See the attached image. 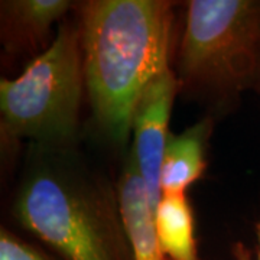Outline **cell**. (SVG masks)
Returning a JSON list of instances; mask_svg holds the SVG:
<instances>
[{"mask_svg": "<svg viewBox=\"0 0 260 260\" xmlns=\"http://www.w3.org/2000/svg\"><path fill=\"white\" fill-rule=\"evenodd\" d=\"M78 25L95 123L112 142L124 145L139 97L171 68L174 3L90 0L80 9Z\"/></svg>", "mask_w": 260, "mask_h": 260, "instance_id": "obj_1", "label": "cell"}, {"mask_svg": "<svg viewBox=\"0 0 260 260\" xmlns=\"http://www.w3.org/2000/svg\"><path fill=\"white\" fill-rule=\"evenodd\" d=\"M34 149L13 203L20 227L65 260H133L117 191L77 165L67 149Z\"/></svg>", "mask_w": 260, "mask_h": 260, "instance_id": "obj_2", "label": "cell"}, {"mask_svg": "<svg viewBox=\"0 0 260 260\" xmlns=\"http://www.w3.org/2000/svg\"><path fill=\"white\" fill-rule=\"evenodd\" d=\"M85 88L78 23H59L49 47L15 78L0 81L3 145L29 140L44 149H68L78 133Z\"/></svg>", "mask_w": 260, "mask_h": 260, "instance_id": "obj_3", "label": "cell"}, {"mask_svg": "<svg viewBox=\"0 0 260 260\" xmlns=\"http://www.w3.org/2000/svg\"><path fill=\"white\" fill-rule=\"evenodd\" d=\"M178 81L232 97L260 81V0H191L178 51Z\"/></svg>", "mask_w": 260, "mask_h": 260, "instance_id": "obj_4", "label": "cell"}, {"mask_svg": "<svg viewBox=\"0 0 260 260\" xmlns=\"http://www.w3.org/2000/svg\"><path fill=\"white\" fill-rule=\"evenodd\" d=\"M178 88L177 73L169 68L146 87L132 117L133 158L146 188L152 213L162 197L160 167L171 136L169 119Z\"/></svg>", "mask_w": 260, "mask_h": 260, "instance_id": "obj_5", "label": "cell"}, {"mask_svg": "<svg viewBox=\"0 0 260 260\" xmlns=\"http://www.w3.org/2000/svg\"><path fill=\"white\" fill-rule=\"evenodd\" d=\"M74 6L70 0H3L0 3V39L12 55L45 51L52 28Z\"/></svg>", "mask_w": 260, "mask_h": 260, "instance_id": "obj_6", "label": "cell"}, {"mask_svg": "<svg viewBox=\"0 0 260 260\" xmlns=\"http://www.w3.org/2000/svg\"><path fill=\"white\" fill-rule=\"evenodd\" d=\"M211 132L213 121L204 119L178 135L171 133L160 167L162 194H186L204 175Z\"/></svg>", "mask_w": 260, "mask_h": 260, "instance_id": "obj_7", "label": "cell"}, {"mask_svg": "<svg viewBox=\"0 0 260 260\" xmlns=\"http://www.w3.org/2000/svg\"><path fill=\"white\" fill-rule=\"evenodd\" d=\"M117 198L133 260H169L159 247L153 213L135 158H130L117 182Z\"/></svg>", "mask_w": 260, "mask_h": 260, "instance_id": "obj_8", "label": "cell"}, {"mask_svg": "<svg viewBox=\"0 0 260 260\" xmlns=\"http://www.w3.org/2000/svg\"><path fill=\"white\" fill-rule=\"evenodd\" d=\"M159 247L169 260H200L192 207L186 194H162L153 211Z\"/></svg>", "mask_w": 260, "mask_h": 260, "instance_id": "obj_9", "label": "cell"}, {"mask_svg": "<svg viewBox=\"0 0 260 260\" xmlns=\"http://www.w3.org/2000/svg\"><path fill=\"white\" fill-rule=\"evenodd\" d=\"M0 260H54L48 253L38 249L22 237L2 227L0 230Z\"/></svg>", "mask_w": 260, "mask_h": 260, "instance_id": "obj_10", "label": "cell"}, {"mask_svg": "<svg viewBox=\"0 0 260 260\" xmlns=\"http://www.w3.org/2000/svg\"><path fill=\"white\" fill-rule=\"evenodd\" d=\"M233 256L234 260H251V251L243 243H236L233 246Z\"/></svg>", "mask_w": 260, "mask_h": 260, "instance_id": "obj_11", "label": "cell"}, {"mask_svg": "<svg viewBox=\"0 0 260 260\" xmlns=\"http://www.w3.org/2000/svg\"><path fill=\"white\" fill-rule=\"evenodd\" d=\"M256 230V237H257V260H260V220L254 225Z\"/></svg>", "mask_w": 260, "mask_h": 260, "instance_id": "obj_12", "label": "cell"}]
</instances>
